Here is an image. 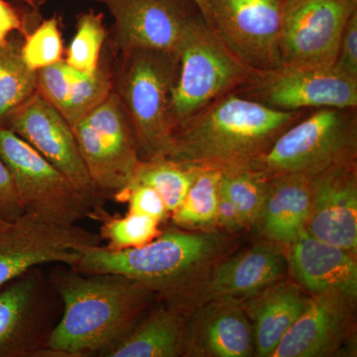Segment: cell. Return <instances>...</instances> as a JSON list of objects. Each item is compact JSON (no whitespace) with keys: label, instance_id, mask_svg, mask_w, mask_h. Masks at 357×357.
<instances>
[{"label":"cell","instance_id":"cell-32","mask_svg":"<svg viewBox=\"0 0 357 357\" xmlns=\"http://www.w3.org/2000/svg\"><path fill=\"white\" fill-rule=\"evenodd\" d=\"M79 70L73 69L64 59L37 70V91L62 112Z\"/></svg>","mask_w":357,"mask_h":357},{"label":"cell","instance_id":"cell-30","mask_svg":"<svg viewBox=\"0 0 357 357\" xmlns=\"http://www.w3.org/2000/svg\"><path fill=\"white\" fill-rule=\"evenodd\" d=\"M100 220L102 222L100 236L107 241L105 246L110 250L140 248L161 234L156 220L131 211L124 217H112L105 213Z\"/></svg>","mask_w":357,"mask_h":357},{"label":"cell","instance_id":"cell-35","mask_svg":"<svg viewBox=\"0 0 357 357\" xmlns=\"http://www.w3.org/2000/svg\"><path fill=\"white\" fill-rule=\"evenodd\" d=\"M21 215H23V211L13 178L6 164L0 159V220L13 222Z\"/></svg>","mask_w":357,"mask_h":357},{"label":"cell","instance_id":"cell-10","mask_svg":"<svg viewBox=\"0 0 357 357\" xmlns=\"http://www.w3.org/2000/svg\"><path fill=\"white\" fill-rule=\"evenodd\" d=\"M102 241L100 234L77 225H58L23 213L0 231V289L43 264L75 266L84 249Z\"/></svg>","mask_w":357,"mask_h":357},{"label":"cell","instance_id":"cell-24","mask_svg":"<svg viewBox=\"0 0 357 357\" xmlns=\"http://www.w3.org/2000/svg\"><path fill=\"white\" fill-rule=\"evenodd\" d=\"M22 42L13 37L0 47V128H6L10 115L37 93V70L23 61Z\"/></svg>","mask_w":357,"mask_h":357},{"label":"cell","instance_id":"cell-26","mask_svg":"<svg viewBox=\"0 0 357 357\" xmlns=\"http://www.w3.org/2000/svg\"><path fill=\"white\" fill-rule=\"evenodd\" d=\"M199 170L198 167L185 165L168 158L147 160L140 162L130 182L154 189L172 215L184 201Z\"/></svg>","mask_w":357,"mask_h":357},{"label":"cell","instance_id":"cell-39","mask_svg":"<svg viewBox=\"0 0 357 357\" xmlns=\"http://www.w3.org/2000/svg\"><path fill=\"white\" fill-rule=\"evenodd\" d=\"M198 6L199 10L203 14L204 20L208 21V0H192Z\"/></svg>","mask_w":357,"mask_h":357},{"label":"cell","instance_id":"cell-1","mask_svg":"<svg viewBox=\"0 0 357 357\" xmlns=\"http://www.w3.org/2000/svg\"><path fill=\"white\" fill-rule=\"evenodd\" d=\"M63 314L47 340V356H105L156 298L149 289L119 274L55 269L49 276Z\"/></svg>","mask_w":357,"mask_h":357},{"label":"cell","instance_id":"cell-18","mask_svg":"<svg viewBox=\"0 0 357 357\" xmlns=\"http://www.w3.org/2000/svg\"><path fill=\"white\" fill-rule=\"evenodd\" d=\"M253 354L252 326L241 303L215 299L187 319L184 356L248 357Z\"/></svg>","mask_w":357,"mask_h":357},{"label":"cell","instance_id":"cell-31","mask_svg":"<svg viewBox=\"0 0 357 357\" xmlns=\"http://www.w3.org/2000/svg\"><path fill=\"white\" fill-rule=\"evenodd\" d=\"M23 38L21 56L29 69L38 70L63 60L64 46L56 16L42 21Z\"/></svg>","mask_w":357,"mask_h":357},{"label":"cell","instance_id":"cell-38","mask_svg":"<svg viewBox=\"0 0 357 357\" xmlns=\"http://www.w3.org/2000/svg\"><path fill=\"white\" fill-rule=\"evenodd\" d=\"M24 4L30 9L29 16L32 20L37 21L40 15V9L48 2V0H15Z\"/></svg>","mask_w":357,"mask_h":357},{"label":"cell","instance_id":"cell-20","mask_svg":"<svg viewBox=\"0 0 357 357\" xmlns=\"http://www.w3.org/2000/svg\"><path fill=\"white\" fill-rule=\"evenodd\" d=\"M287 270V257L279 244L264 241L218 265L210 292L215 299L241 303L283 280Z\"/></svg>","mask_w":357,"mask_h":357},{"label":"cell","instance_id":"cell-37","mask_svg":"<svg viewBox=\"0 0 357 357\" xmlns=\"http://www.w3.org/2000/svg\"><path fill=\"white\" fill-rule=\"evenodd\" d=\"M217 225L230 231H236L245 227L237 213L236 206L222 192H220V199H218Z\"/></svg>","mask_w":357,"mask_h":357},{"label":"cell","instance_id":"cell-22","mask_svg":"<svg viewBox=\"0 0 357 357\" xmlns=\"http://www.w3.org/2000/svg\"><path fill=\"white\" fill-rule=\"evenodd\" d=\"M312 177L288 174L269 178V189L257 222L270 241L287 246L306 231Z\"/></svg>","mask_w":357,"mask_h":357},{"label":"cell","instance_id":"cell-23","mask_svg":"<svg viewBox=\"0 0 357 357\" xmlns=\"http://www.w3.org/2000/svg\"><path fill=\"white\" fill-rule=\"evenodd\" d=\"M185 310L161 302L143 314L105 357H177L184 356Z\"/></svg>","mask_w":357,"mask_h":357},{"label":"cell","instance_id":"cell-6","mask_svg":"<svg viewBox=\"0 0 357 357\" xmlns=\"http://www.w3.org/2000/svg\"><path fill=\"white\" fill-rule=\"evenodd\" d=\"M357 109H319L305 115L245 167L271 178L314 176L328 167L356 159Z\"/></svg>","mask_w":357,"mask_h":357},{"label":"cell","instance_id":"cell-25","mask_svg":"<svg viewBox=\"0 0 357 357\" xmlns=\"http://www.w3.org/2000/svg\"><path fill=\"white\" fill-rule=\"evenodd\" d=\"M220 178V169L199 168L182 204L171 215L176 227L203 230L217 225Z\"/></svg>","mask_w":357,"mask_h":357},{"label":"cell","instance_id":"cell-4","mask_svg":"<svg viewBox=\"0 0 357 357\" xmlns=\"http://www.w3.org/2000/svg\"><path fill=\"white\" fill-rule=\"evenodd\" d=\"M119 54L114 91L132 122L141 161L167 158L175 129L170 102L177 81L178 54L145 48Z\"/></svg>","mask_w":357,"mask_h":357},{"label":"cell","instance_id":"cell-16","mask_svg":"<svg viewBox=\"0 0 357 357\" xmlns=\"http://www.w3.org/2000/svg\"><path fill=\"white\" fill-rule=\"evenodd\" d=\"M0 290V357L47 356V340L53 328H48L38 267Z\"/></svg>","mask_w":357,"mask_h":357},{"label":"cell","instance_id":"cell-36","mask_svg":"<svg viewBox=\"0 0 357 357\" xmlns=\"http://www.w3.org/2000/svg\"><path fill=\"white\" fill-rule=\"evenodd\" d=\"M27 22L28 18L21 15L13 4L0 0V47L8 42L13 32L20 33L21 36L25 37L30 32Z\"/></svg>","mask_w":357,"mask_h":357},{"label":"cell","instance_id":"cell-40","mask_svg":"<svg viewBox=\"0 0 357 357\" xmlns=\"http://www.w3.org/2000/svg\"><path fill=\"white\" fill-rule=\"evenodd\" d=\"M9 225H10V222H3V220H0V231H1V230L6 229Z\"/></svg>","mask_w":357,"mask_h":357},{"label":"cell","instance_id":"cell-29","mask_svg":"<svg viewBox=\"0 0 357 357\" xmlns=\"http://www.w3.org/2000/svg\"><path fill=\"white\" fill-rule=\"evenodd\" d=\"M107 37L102 13L89 10L79 14L76 34L68 47L65 62L79 72H93L100 65Z\"/></svg>","mask_w":357,"mask_h":357},{"label":"cell","instance_id":"cell-34","mask_svg":"<svg viewBox=\"0 0 357 357\" xmlns=\"http://www.w3.org/2000/svg\"><path fill=\"white\" fill-rule=\"evenodd\" d=\"M333 69L345 77L357 79V13L345 26Z\"/></svg>","mask_w":357,"mask_h":357},{"label":"cell","instance_id":"cell-13","mask_svg":"<svg viewBox=\"0 0 357 357\" xmlns=\"http://www.w3.org/2000/svg\"><path fill=\"white\" fill-rule=\"evenodd\" d=\"M6 128L29 143L84 197L105 210L107 199L96 189L86 170L72 126L38 91L10 115Z\"/></svg>","mask_w":357,"mask_h":357},{"label":"cell","instance_id":"cell-33","mask_svg":"<svg viewBox=\"0 0 357 357\" xmlns=\"http://www.w3.org/2000/svg\"><path fill=\"white\" fill-rule=\"evenodd\" d=\"M112 199L121 203H128L129 211L131 213L147 215L160 223L165 222L170 215L158 192L149 185L139 183H129L124 189L116 192Z\"/></svg>","mask_w":357,"mask_h":357},{"label":"cell","instance_id":"cell-12","mask_svg":"<svg viewBox=\"0 0 357 357\" xmlns=\"http://www.w3.org/2000/svg\"><path fill=\"white\" fill-rule=\"evenodd\" d=\"M208 25L250 69L280 67L282 0H208Z\"/></svg>","mask_w":357,"mask_h":357},{"label":"cell","instance_id":"cell-8","mask_svg":"<svg viewBox=\"0 0 357 357\" xmlns=\"http://www.w3.org/2000/svg\"><path fill=\"white\" fill-rule=\"evenodd\" d=\"M72 128L93 184L112 199L129 184L141 162L132 122L121 98L112 91Z\"/></svg>","mask_w":357,"mask_h":357},{"label":"cell","instance_id":"cell-9","mask_svg":"<svg viewBox=\"0 0 357 357\" xmlns=\"http://www.w3.org/2000/svg\"><path fill=\"white\" fill-rule=\"evenodd\" d=\"M357 0H282L281 66L332 69Z\"/></svg>","mask_w":357,"mask_h":357},{"label":"cell","instance_id":"cell-2","mask_svg":"<svg viewBox=\"0 0 357 357\" xmlns=\"http://www.w3.org/2000/svg\"><path fill=\"white\" fill-rule=\"evenodd\" d=\"M307 112L271 109L234 91L178 124L167 158L198 168L246 166Z\"/></svg>","mask_w":357,"mask_h":357},{"label":"cell","instance_id":"cell-21","mask_svg":"<svg viewBox=\"0 0 357 357\" xmlns=\"http://www.w3.org/2000/svg\"><path fill=\"white\" fill-rule=\"evenodd\" d=\"M297 283L279 281L245 301L255 354L271 357L289 328L306 309L310 296Z\"/></svg>","mask_w":357,"mask_h":357},{"label":"cell","instance_id":"cell-11","mask_svg":"<svg viewBox=\"0 0 357 357\" xmlns=\"http://www.w3.org/2000/svg\"><path fill=\"white\" fill-rule=\"evenodd\" d=\"M237 93L283 112L319 109H357V79L337 70L280 66L256 70Z\"/></svg>","mask_w":357,"mask_h":357},{"label":"cell","instance_id":"cell-15","mask_svg":"<svg viewBox=\"0 0 357 357\" xmlns=\"http://www.w3.org/2000/svg\"><path fill=\"white\" fill-rule=\"evenodd\" d=\"M306 231L356 255V160L333 164L312 176Z\"/></svg>","mask_w":357,"mask_h":357},{"label":"cell","instance_id":"cell-3","mask_svg":"<svg viewBox=\"0 0 357 357\" xmlns=\"http://www.w3.org/2000/svg\"><path fill=\"white\" fill-rule=\"evenodd\" d=\"M225 239L201 230L172 227L140 248L84 249L75 266L83 274H119L140 283L161 302L187 310L189 292L201 267L220 252Z\"/></svg>","mask_w":357,"mask_h":357},{"label":"cell","instance_id":"cell-14","mask_svg":"<svg viewBox=\"0 0 357 357\" xmlns=\"http://www.w3.org/2000/svg\"><path fill=\"white\" fill-rule=\"evenodd\" d=\"M114 18V49L178 53L190 20L201 13L192 0H96Z\"/></svg>","mask_w":357,"mask_h":357},{"label":"cell","instance_id":"cell-7","mask_svg":"<svg viewBox=\"0 0 357 357\" xmlns=\"http://www.w3.org/2000/svg\"><path fill=\"white\" fill-rule=\"evenodd\" d=\"M0 159L6 164L23 213L58 225L98 218L100 210L64 174L10 129L0 128Z\"/></svg>","mask_w":357,"mask_h":357},{"label":"cell","instance_id":"cell-19","mask_svg":"<svg viewBox=\"0 0 357 357\" xmlns=\"http://www.w3.org/2000/svg\"><path fill=\"white\" fill-rule=\"evenodd\" d=\"M286 248L288 269L298 285L310 295L338 292L356 299V255L307 231Z\"/></svg>","mask_w":357,"mask_h":357},{"label":"cell","instance_id":"cell-28","mask_svg":"<svg viewBox=\"0 0 357 357\" xmlns=\"http://www.w3.org/2000/svg\"><path fill=\"white\" fill-rule=\"evenodd\" d=\"M114 91V70L109 61L102 56L93 72H77L69 98L63 109V116L70 126L93 112L109 98Z\"/></svg>","mask_w":357,"mask_h":357},{"label":"cell","instance_id":"cell-17","mask_svg":"<svg viewBox=\"0 0 357 357\" xmlns=\"http://www.w3.org/2000/svg\"><path fill=\"white\" fill-rule=\"evenodd\" d=\"M354 301L338 292L310 295L306 309L281 338L271 357L335 354L351 333Z\"/></svg>","mask_w":357,"mask_h":357},{"label":"cell","instance_id":"cell-27","mask_svg":"<svg viewBox=\"0 0 357 357\" xmlns=\"http://www.w3.org/2000/svg\"><path fill=\"white\" fill-rule=\"evenodd\" d=\"M220 170V192L236 206L245 227L257 223L269 189V177L245 166Z\"/></svg>","mask_w":357,"mask_h":357},{"label":"cell","instance_id":"cell-5","mask_svg":"<svg viewBox=\"0 0 357 357\" xmlns=\"http://www.w3.org/2000/svg\"><path fill=\"white\" fill-rule=\"evenodd\" d=\"M255 72L227 48L203 14L197 13L178 48V73L170 102L174 128L218 98L243 88Z\"/></svg>","mask_w":357,"mask_h":357}]
</instances>
